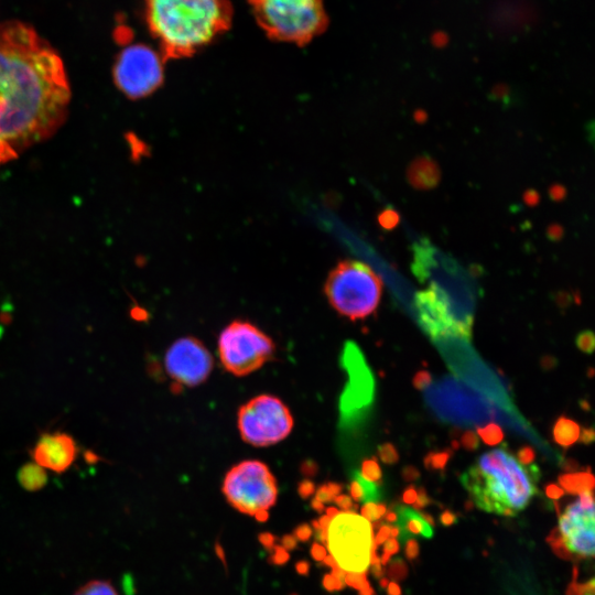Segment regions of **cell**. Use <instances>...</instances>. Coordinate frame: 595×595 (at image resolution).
Listing matches in <instances>:
<instances>
[{"mask_svg": "<svg viewBox=\"0 0 595 595\" xmlns=\"http://www.w3.org/2000/svg\"><path fill=\"white\" fill-rule=\"evenodd\" d=\"M253 15L275 41L305 45L328 24L324 0H249Z\"/></svg>", "mask_w": 595, "mask_h": 595, "instance_id": "5b68a950", "label": "cell"}, {"mask_svg": "<svg viewBox=\"0 0 595 595\" xmlns=\"http://www.w3.org/2000/svg\"><path fill=\"white\" fill-rule=\"evenodd\" d=\"M71 88L57 52L22 22L0 24V142L13 151L52 136Z\"/></svg>", "mask_w": 595, "mask_h": 595, "instance_id": "6da1fadb", "label": "cell"}, {"mask_svg": "<svg viewBox=\"0 0 595 595\" xmlns=\"http://www.w3.org/2000/svg\"><path fill=\"white\" fill-rule=\"evenodd\" d=\"M363 476L368 482H379L381 479L382 473L379 464L376 458L367 459L364 462L361 467Z\"/></svg>", "mask_w": 595, "mask_h": 595, "instance_id": "484cf974", "label": "cell"}, {"mask_svg": "<svg viewBox=\"0 0 595 595\" xmlns=\"http://www.w3.org/2000/svg\"><path fill=\"white\" fill-rule=\"evenodd\" d=\"M585 584H586V587H585L584 595H595V593H594V587H595L594 578H591Z\"/></svg>", "mask_w": 595, "mask_h": 595, "instance_id": "816d5d0a", "label": "cell"}, {"mask_svg": "<svg viewBox=\"0 0 595 595\" xmlns=\"http://www.w3.org/2000/svg\"><path fill=\"white\" fill-rule=\"evenodd\" d=\"M323 540L337 578L349 574H366L370 556L377 552L374 529L355 510L331 508L322 519Z\"/></svg>", "mask_w": 595, "mask_h": 595, "instance_id": "277c9868", "label": "cell"}, {"mask_svg": "<svg viewBox=\"0 0 595 595\" xmlns=\"http://www.w3.org/2000/svg\"><path fill=\"white\" fill-rule=\"evenodd\" d=\"M324 292L337 313L356 321L376 311L382 294V281L368 264L344 260L329 272Z\"/></svg>", "mask_w": 595, "mask_h": 595, "instance_id": "8992f818", "label": "cell"}, {"mask_svg": "<svg viewBox=\"0 0 595 595\" xmlns=\"http://www.w3.org/2000/svg\"><path fill=\"white\" fill-rule=\"evenodd\" d=\"M371 573L375 577H382L385 574V570L381 567L380 564L372 565Z\"/></svg>", "mask_w": 595, "mask_h": 595, "instance_id": "f907efd6", "label": "cell"}, {"mask_svg": "<svg viewBox=\"0 0 595 595\" xmlns=\"http://www.w3.org/2000/svg\"><path fill=\"white\" fill-rule=\"evenodd\" d=\"M398 513L397 526L400 528L399 538L405 542L411 534H421L425 539L433 537L432 527L424 521L420 512L405 506H394Z\"/></svg>", "mask_w": 595, "mask_h": 595, "instance_id": "9a60e30c", "label": "cell"}, {"mask_svg": "<svg viewBox=\"0 0 595 595\" xmlns=\"http://www.w3.org/2000/svg\"><path fill=\"white\" fill-rule=\"evenodd\" d=\"M578 467V464L577 462L573 461V459H569L565 462L564 464V469L569 473H572L574 470H576Z\"/></svg>", "mask_w": 595, "mask_h": 595, "instance_id": "681fc988", "label": "cell"}, {"mask_svg": "<svg viewBox=\"0 0 595 595\" xmlns=\"http://www.w3.org/2000/svg\"><path fill=\"white\" fill-rule=\"evenodd\" d=\"M575 344L577 348L585 353V354H592L595 348V336L592 331H583L581 332L575 339Z\"/></svg>", "mask_w": 595, "mask_h": 595, "instance_id": "4316f807", "label": "cell"}, {"mask_svg": "<svg viewBox=\"0 0 595 595\" xmlns=\"http://www.w3.org/2000/svg\"><path fill=\"white\" fill-rule=\"evenodd\" d=\"M383 516H385V520L389 523H393L398 521V513L393 507L387 510Z\"/></svg>", "mask_w": 595, "mask_h": 595, "instance_id": "c3c4849f", "label": "cell"}, {"mask_svg": "<svg viewBox=\"0 0 595 595\" xmlns=\"http://www.w3.org/2000/svg\"><path fill=\"white\" fill-rule=\"evenodd\" d=\"M549 194L552 199L561 201L564 198L566 191L562 185L555 184L552 187H550Z\"/></svg>", "mask_w": 595, "mask_h": 595, "instance_id": "7bdbcfd3", "label": "cell"}, {"mask_svg": "<svg viewBox=\"0 0 595 595\" xmlns=\"http://www.w3.org/2000/svg\"><path fill=\"white\" fill-rule=\"evenodd\" d=\"M581 434V426L574 420L560 416L552 429V436L554 442L562 447H570L578 441Z\"/></svg>", "mask_w": 595, "mask_h": 595, "instance_id": "ac0fdd59", "label": "cell"}, {"mask_svg": "<svg viewBox=\"0 0 595 595\" xmlns=\"http://www.w3.org/2000/svg\"><path fill=\"white\" fill-rule=\"evenodd\" d=\"M223 494L227 502L244 515L263 520L278 499V484L267 464L246 459L225 475Z\"/></svg>", "mask_w": 595, "mask_h": 595, "instance_id": "52a82bcc", "label": "cell"}, {"mask_svg": "<svg viewBox=\"0 0 595 595\" xmlns=\"http://www.w3.org/2000/svg\"><path fill=\"white\" fill-rule=\"evenodd\" d=\"M432 383V376L428 370H420L412 379V385L418 390H423Z\"/></svg>", "mask_w": 595, "mask_h": 595, "instance_id": "1f68e13d", "label": "cell"}, {"mask_svg": "<svg viewBox=\"0 0 595 595\" xmlns=\"http://www.w3.org/2000/svg\"><path fill=\"white\" fill-rule=\"evenodd\" d=\"M378 456L388 465L398 463L399 453L392 443H383L378 447Z\"/></svg>", "mask_w": 595, "mask_h": 595, "instance_id": "83f0119b", "label": "cell"}, {"mask_svg": "<svg viewBox=\"0 0 595 595\" xmlns=\"http://www.w3.org/2000/svg\"><path fill=\"white\" fill-rule=\"evenodd\" d=\"M420 548L415 539L409 538L404 542V555L408 560L413 561L419 556Z\"/></svg>", "mask_w": 595, "mask_h": 595, "instance_id": "d6a6232c", "label": "cell"}, {"mask_svg": "<svg viewBox=\"0 0 595 595\" xmlns=\"http://www.w3.org/2000/svg\"><path fill=\"white\" fill-rule=\"evenodd\" d=\"M416 491L418 497L415 502L413 504L414 509L419 510L428 507L432 502V499L428 496L426 490L423 487H420Z\"/></svg>", "mask_w": 595, "mask_h": 595, "instance_id": "836d02e7", "label": "cell"}, {"mask_svg": "<svg viewBox=\"0 0 595 595\" xmlns=\"http://www.w3.org/2000/svg\"><path fill=\"white\" fill-rule=\"evenodd\" d=\"M594 510L583 508L578 500L567 505L559 515L558 530L563 543L578 558L594 556Z\"/></svg>", "mask_w": 595, "mask_h": 595, "instance_id": "4fadbf2b", "label": "cell"}, {"mask_svg": "<svg viewBox=\"0 0 595 595\" xmlns=\"http://www.w3.org/2000/svg\"><path fill=\"white\" fill-rule=\"evenodd\" d=\"M390 558H391V555L389 553L382 551V555H381V559H380V564H383V565L388 564L389 561H390Z\"/></svg>", "mask_w": 595, "mask_h": 595, "instance_id": "11a10c76", "label": "cell"}, {"mask_svg": "<svg viewBox=\"0 0 595 595\" xmlns=\"http://www.w3.org/2000/svg\"><path fill=\"white\" fill-rule=\"evenodd\" d=\"M15 151L0 142V164L12 160L13 158H15Z\"/></svg>", "mask_w": 595, "mask_h": 595, "instance_id": "60d3db41", "label": "cell"}, {"mask_svg": "<svg viewBox=\"0 0 595 595\" xmlns=\"http://www.w3.org/2000/svg\"><path fill=\"white\" fill-rule=\"evenodd\" d=\"M421 517L424 519L426 523H429L431 527L435 524V521L433 517L426 512H420Z\"/></svg>", "mask_w": 595, "mask_h": 595, "instance_id": "f5cc1de1", "label": "cell"}, {"mask_svg": "<svg viewBox=\"0 0 595 595\" xmlns=\"http://www.w3.org/2000/svg\"><path fill=\"white\" fill-rule=\"evenodd\" d=\"M73 595H119V593L110 581L95 578L83 584Z\"/></svg>", "mask_w": 595, "mask_h": 595, "instance_id": "ffe728a7", "label": "cell"}, {"mask_svg": "<svg viewBox=\"0 0 595 595\" xmlns=\"http://www.w3.org/2000/svg\"><path fill=\"white\" fill-rule=\"evenodd\" d=\"M218 356L231 375L244 377L260 369L275 350L273 340L246 321H232L219 334Z\"/></svg>", "mask_w": 595, "mask_h": 595, "instance_id": "ba28073f", "label": "cell"}, {"mask_svg": "<svg viewBox=\"0 0 595 595\" xmlns=\"http://www.w3.org/2000/svg\"><path fill=\"white\" fill-rule=\"evenodd\" d=\"M386 588L388 595H401V588L397 582L388 583Z\"/></svg>", "mask_w": 595, "mask_h": 595, "instance_id": "7dc6e473", "label": "cell"}, {"mask_svg": "<svg viewBox=\"0 0 595 595\" xmlns=\"http://www.w3.org/2000/svg\"><path fill=\"white\" fill-rule=\"evenodd\" d=\"M558 479L559 486L570 495L594 489L595 479L589 470L561 474Z\"/></svg>", "mask_w": 595, "mask_h": 595, "instance_id": "e0dca14e", "label": "cell"}, {"mask_svg": "<svg viewBox=\"0 0 595 595\" xmlns=\"http://www.w3.org/2000/svg\"><path fill=\"white\" fill-rule=\"evenodd\" d=\"M418 491L413 485H410L405 488V490L402 494V500L407 505H413L416 500Z\"/></svg>", "mask_w": 595, "mask_h": 595, "instance_id": "f35d334b", "label": "cell"}, {"mask_svg": "<svg viewBox=\"0 0 595 595\" xmlns=\"http://www.w3.org/2000/svg\"><path fill=\"white\" fill-rule=\"evenodd\" d=\"M293 425L289 408L272 394L253 397L237 413V426L242 441L256 447H267L283 441Z\"/></svg>", "mask_w": 595, "mask_h": 595, "instance_id": "9c48e42d", "label": "cell"}, {"mask_svg": "<svg viewBox=\"0 0 595 595\" xmlns=\"http://www.w3.org/2000/svg\"><path fill=\"white\" fill-rule=\"evenodd\" d=\"M34 463L55 473L71 467L77 455L75 440L63 432L42 434L31 451Z\"/></svg>", "mask_w": 595, "mask_h": 595, "instance_id": "5bb4252c", "label": "cell"}, {"mask_svg": "<svg viewBox=\"0 0 595 595\" xmlns=\"http://www.w3.org/2000/svg\"><path fill=\"white\" fill-rule=\"evenodd\" d=\"M415 306L422 327L432 338L470 337L472 321L456 313L447 294L437 285L418 292Z\"/></svg>", "mask_w": 595, "mask_h": 595, "instance_id": "8fae6325", "label": "cell"}, {"mask_svg": "<svg viewBox=\"0 0 595 595\" xmlns=\"http://www.w3.org/2000/svg\"><path fill=\"white\" fill-rule=\"evenodd\" d=\"M214 359L206 346L193 336L174 340L164 355V369L178 386L193 388L207 380Z\"/></svg>", "mask_w": 595, "mask_h": 595, "instance_id": "7c38bea8", "label": "cell"}, {"mask_svg": "<svg viewBox=\"0 0 595 595\" xmlns=\"http://www.w3.org/2000/svg\"><path fill=\"white\" fill-rule=\"evenodd\" d=\"M538 469L524 468L505 447L478 457L462 477L476 506L502 516H516L537 493Z\"/></svg>", "mask_w": 595, "mask_h": 595, "instance_id": "3957f363", "label": "cell"}, {"mask_svg": "<svg viewBox=\"0 0 595 595\" xmlns=\"http://www.w3.org/2000/svg\"><path fill=\"white\" fill-rule=\"evenodd\" d=\"M477 435L489 446L498 445L504 440L502 429L496 423H489L483 428H478Z\"/></svg>", "mask_w": 595, "mask_h": 595, "instance_id": "7402d4cb", "label": "cell"}, {"mask_svg": "<svg viewBox=\"0 0 595 595\" xmlns=\"http://www.w3.org/2000/svg\"><path fill=\"white\" fill-rule=\"evenodd\" d=\"M163 56L147 45H129L115 63V83L131 99L145 97L163 82Z\"/></svg>", "mask_w": 595, "mask_h": 595, "instance_id": "30bf717a", "label": "cell"}, {"mask_svg": "<svg viewBox=\"0 0 595 595\" xmlns=\"http://www.w3.org/2000/svg\"><path fill=\"white\" fill-rule=\"evenodd\" d=\"M461 445L466 451H469V452L476 451L479 446V437L477 433L473 430H466L461 435Z\"/></svg>", "mask_w": 595, "mask_h": 595, "instance_id": "f546056e", "label": "cell"}, {"mask_svg": "<svg viewBox=\"0 0 595 595\" xmlns=\"http://www.w3.org/2000/svg\"><path fill=\"white\" fill-rule=\"evenodd\" d=\"M453 452L448 448L430 452L425 455L424 467L431 472H443L452 457Z\"/></svg>", "mask_w": 595, "mask_h": 595, "instance_id": "44dd1931", "label": "cell"}, {"mask_svg": "<svg viewBox=\"0 0 595 595\" xmlns=\"http://www.w3.org/2000/svg\"><path fill=\"white\" fill-rule=\"evenodd\" d=\"M359 595H375L371 586H368L359 592Z\"/></svg>", "mask_w": 595, "mask_h": 595, "instance_id": "9f6ffc18", "label": "cell"}, {"mask_svg": "<svg viewBox=\"0 0 595 595\" xmlns=\"http://www.w3.org/2000/svg\"><path fill=\"white\" fill-rule=\"evenodd\" d=\"M548 543L551 545L554 553L564 559V560H573L574 555L567 550L565 544L563 543L562 537L558 530V528H554L549 537L547 538Z\"/></svg>", "mask_w": 595, "mask_h": 595, "instance_id": "603a6c76", "label": "cell"}, {"mask_svg": "<svg viewBox=\"0 0 595 595\" xmlns=\"http://www.w3.org/2000/svg\"><path fill=\"white\" fill-rule=\"evenodd\" d=\"M547 234L550 239L559 240L563 236V228L560 225H550Z\"/></svg>", "mask_w": 595, "mask_h": 595, "instance_id": "f6af8a7d", "label": "cell"}, {"mask_svg": "<svg viewBox=\"0 0 595 595\" xmlns=\"http://www.w3.org/2000/svg\"><path fill=\"white\" fill-rule=\"evenodd\" d=\"M378 219L385 229H392L399 224L400 216L394 209L388 208L379 215Z\"/></svg>", "mask_w": 595, "mask_h": 595, "instance_id": "f1b7e54d", "label": "cell"}, {"mask_svg": "<svg viewBox=\"0 0 595 595\" xmlns=\"http://www.w3.org/2000/svg\"><path fill=\"white\" fill-rule=\"evenodd\" d=\"M439 520L443 526H452L457 522V516L450 509H445L440 513Z\"/></svg>", "mask_w": 595, "mask_h": 595, "instance_id": "d590c367", "label": "cell"}, {"mask_svg": "<svg viewBox=\"0 0 595 595\" xmlns=\"http://www.w3.org/2000/svg\"><path fill=\"white\" fill-rule=\"evenodd\" d=\"M544 493L550 499H560L564 496V490L556 484H548L544 488Z\"/></svg>", "mask_w": 595, "mask_h": 595, "instance_id": "e575fe53", "label": "cell"}, {"mask_svg": "<svg viewBox=\"0 0 595 595\" xmlns=\"http://www.w3.org/2000/svg\"><path fill=\"white\" fill-rule=\"evenodd\" d=\"M20 485L29 491L40 490L47 482L45 469L36 463L23 465L18 473Z\"/></svg>", "mask_w": 595, "mask_h": 595, "instance_id": "d6986e66", "label": "cell"}, {"mask_svg": "<svg viewBox=\"0 0 595 595\" xmlns=\"http://www.w3.org/2000/svg\"><path fill=\"white\" fill-rule=\"evenodd\" d=\"M594 429L593 428H584L583 430H581V434H580V437L578 440L583 443V444H591L594 442Z\"/></svg>", "mask_w": 595, "mask_h": 595, "instance_id": "ee69618b", "label": "cell"}, {"mask_svg": "<svg viewBox=\"0 0 595 595\" xmlns=\"http://www.w3.org/2000/svg\"><path fill=\"white\" fill-rule=\"evenodd\" d=\"M390 536V526L389 524H382L380 526L378 532L376 533V537H374V541L376 545L378 547L382 542H385Z\"/></svg>", "mask_w": 595, "mask_h": 595, "instance_id": "74e56055", "label": "cell"}, {"mask_svg": "<svg viewBox=\"0 0 595 595\" xmlns=\"http://www.w3.org/2000/svg\"><path fill=\"white\" fill-rule=\"evenodd\" d=\"M400 550L399 542L394 539H387L383 544L385 552L389 553L390 555L398 553Z\"/></svg>", "mask_w": 595, "mask_h": 595, "instance_id": "b9f144b4", "label": "cell"}, {"mask_svg": "<svg viewBox=\"0 0 595 595\" xmlns=\"http://www.w3.org/2000/svg\"><path fill=\"white\" fill-rule=\"evenodd\" d=\"M388 583H389V581L386 577H381V580L379 581V585H380L381 588H386Z\"/></svg>", "mask_w": 595, "mask_h": 595, "instance_id": "6f0895ef", "label": "cell"}, {"mask_svg": "<svg viewBox=\"0 0 595 595\" xmlns=\"http://www.w3.org/2000/svg\"><path fill=\"white\" fill-rule=\"evenodd\" d=\"M517 461L519 464H521L522 466L524 465H530L534 462L536 459V452L533 450V447L529 446V445H524L522 447H520L518 451H517Z\"/></svg>", "mask_w": 595, "mask_h": 595, "instance_id": "4dcf8cb0", "label": "cell"}, {"mask_svg": "<svg viewBox=\"0 0 595 595\" xmlns=\"http://www.w3.org/2000/svg\"><path fill=\"white\" fill-rule=\"evenodd\" d=\"M402 477L407 482H414L419 479L420 472L414 466L408 465L402 469Z\"/></svg>", "mask_w": 595, "mask_h": 595, "instance_id": "8d00e7d4", "label": "cell"}, {"mask_svg": "<svg viewBox=\"0 0 595 595\" xmlns=\"http://www.w3.org/2000/svg\"><path fill=\"white\" fill-rule=\"evenodd\" d=\"M586 584H580L573 577V581L569 584L566 595H584Z\"/></svg>", "mask_w": 595, "mask_h": 595, "instance_id": "ab89813d", "label": "cell"}, {"mask_svg": "<svg viewBox=\"0 0 595 595\" xmlns=\"http://www.w3.org/2000/svg\"><path fill=\"white\" fill-rule=\"evenodd\" d=\"M387 511V507L381 502L368 501L361 508V516L368 521H378Z\"/></svg>", "mask_w": 595, "mask_h": 595, "instance_id": "d4e9b609", "label": "cell"}, {"mask_svg": "<svg viewBox=\"0 0 595 595\" xmlns=\"http://www.w3.org/2000/svg\"><path fill=\"white\" fill-rule=\"evenodd\" d=\"M228 0H145V19L163 58L188 57L231 24Z\"/></svg>", "mask_w": 595, "mask_h": 595, "instance_id": "7a4b0ae2", "label": "cell"}, {"mask_svg": "<svg viewBox=\"0 0 595 595\" xmlns=\"http://www.w3.org/2000/svg\"><path fill=\"white\" fill-rule=\"evenodd\" d=\"M409 574L408 565L401 558L393 559L387 569V575L393 582L403 581Z\"/></svg>", "mask_w": 595, "mask_h": 595, "instance_id": "cb8c5ba5", "label": "cell"}, {"mask_svg": "<svg viewBox=\"0 0 595 595\" xmlns=\"http://www.w3.org/2000/svg\"><path fill=\"white\" fill-rule=\"evenodd\" d=\"M408 178L416 188H432L440 180V170L436 163L429 158H420L409 166Z\"/></svg>", "mask_w": 595, "mask_h": 595, "instance_id": "2e32d148", "label": "cell"}, {"mask_svg": "<svg viewBox=\"0 0 595 595\" xmlns=\"http://www.w3.org/2000/svg\"><path fill=\"white\" fill-rule=\"evenodd\" d=\"M400 534V528L398 526H390V536L392 538H399Z\"/></svg>", "mask_w": 595, "mask_h": 595, "instance_id": "db71d44e", "label": "cell"}, {"mask_svg": "<svg viewBox=\"0 0 595 595\" xmlns=\"http://www.w3.org/2000/svg\"><path fill=\"white\" fill-rule=\"evenodd\" d=\"M526 204L534 206L539 202V195L534 190L527 191L523 195Z\"/></svg>", "mask_w": 595, "mask_h": 595, "instance_id": "bcb514c9", "label": "cell"}]
</instances>
